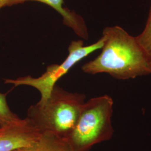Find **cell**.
I'll return each mask as SVG.
<instances>
[{"mask_svg": "<svg viewBox=\"0 0 151 151\" xmlns=\"http://www.w3.org/2000/svg\"><path fill=\"white\" fill-rule=\"evenodd\" d=\"M114 101L104 95L85 102L74 129L67 140L72 151H89L93 146L111 139Z\"/></svg>", "mask_w": 151, "mask_h": 151, "instance_id": "obj_3", "label": "cell"}, {"mask_svg": "<svg viewBox=\"0 0 151 151\" xmlns=\"http://www.w3.org/2000/svg\"><path fill=\"white\" fill-rule=\"evenodd\" d=\"M102 51L97 57L82 67L90 75L105 73L118 80L134 79L151 75L147 52L136 37L118 25L105 27Z\"/></svg>", "mask_w": 151, "mask_h": 151, "instance_id": "obj_1", "label": "cell"}, {"mask_svg": "<svg viewBox=\"0 0 151 151\" xmlns=\"http://www.w3.org/2000/svg\"><path fill=\"white\" fill-rule=\"evenodd\" d=\"M11 151H72L67 140L50 132L43 133L37 143Z\"/></svg>", "mask_w": 151, "mask_h": 151, "instance_id": "obj_7", "label": "cell"}, {"mask_svg": "<svg viewBox=\"0 0 151 151\" xmlns=\"http://www.w3.org/2000/svg\"><path fill=\"white\" fill-rule=\"evenodd\" d=\"M27 1L39 2L52 7L62 16L65 25L71 28L80 38L88 39V29L84 19L75 11L64 7V0H6L5 7H11Z\"/></svg>", "mask_w": 151, "mask_h": 151, "instance_id": "obj_6", "label": "cell"}, {"mask_svg": "<svg viewBox=\"0 0 151 151\" xmlns=\"http://www.w3.org/2000/svg\"><path fill=\"white\" fill-rule=\"evenodd\" d=\"M104 41L105 38L103 35L96 42L87 46L84 45L82 40L72 41L68 47V56L60 65H49L46 71L38 78L27 76L16 79L6 78L4 79V83L14 85V87L26 85L36 88L41 95L38 103L43 104L48 100L57 82L76 63L96 50L102 48Z\"/></svg>", "mask_w": 151, "mask_h": 151, "instance_id": "obj_4", "label": "cell"}, {"mask_svg": "<svg viewBox=\"0 0 151 151\" xmlns=\"http://www.w3.org/2000/svg\"><path fill=\"white\" fill-rule=\"evenodd\" d=\"M147 54H148V61L149 65L151 70V50L147 52Z\"/></svg>", "mask_w": 151, "mask_h": 151, "instance_id": "obj_10", "label": "cell"}, {"mask_svg": "<svg viewBox=\"0 0 151 151\" xmlns=\"http://www.w3.org/2000/svg\"><path fill=\"white\" fill-rule=\"evenodd\" d=\"M86 96L65 91L55 85L48 100L28 109L27 118L41 132H50L67 139L75 127Z\"/></svg>", "mask_w": 151, "mask_h": 151, "instance_id": "obj_2", "label": "cell"}, {"mask_svg": "<svg viewBox=\"0 0 151 151\" xmlns=\"http://www.w3.org/2000/svg\"><path fill=\"white\" fill-rule=\"evenodd\" d=\"M7 93L0 92V127L12 124L21 118L9 108L7 101Z\"/></svg>", "mask_w": 151, "mask_h": 151, "instance_id": "obj_8", "label": "cell"}, {"mask_svg": "<svg viewBox=\"0 0 151 151\" xmlns=\"http://www.w3.org/2000/svg\"><path fill=\"white\" fill-rule=\"evenodd\" d=\"M42 133L26 117L8 125L0 127V151H11L31 146L40 139Z\"/></svg>", "mask_w": 151, "mask_h": 151, "instance_id": "obj_5", "label": "cell"}, {"mask_svg": "<svg viewBox=\"0 0 151 151\" xmlns=\"http://www.w3.org/2000/svg\"><path fill=\"white\" fill-rule=\"evenodd\" d=\"M138 43L146 52L151 50V1L148 16L143 32L135 37Z\"/></svg>", "mask_w": 151, "mask_h": 151, "instance_id": "obj_9", "label": "cell"}, {"mask_svg": "<svg viewBox=\"0 0 151 151\" xmlns=\"http://www.w3.org/2000/svg\"><path fill=\"white\" fill-rule=\"evenodd\" d=\"M6 0H0V10L5 7Z\"/></svg>", "mask_w": 151, "mask_h": 151, "instance_id": "obj_11", "label": "cell"}]
</instances>
